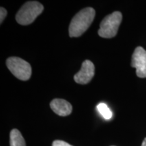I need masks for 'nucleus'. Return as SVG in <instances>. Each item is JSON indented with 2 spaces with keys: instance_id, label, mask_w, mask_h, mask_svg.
<instances>
[{
  "instance_id": "1",
  "label": "nucleus",
  "mask_w": 146,
  "mask_h": 146,
  "mask_svg": "<svg viewBox=\"0 0 146 146\" xmlns=\"http://www.w3.org/2000/svg\"><path fill=\"white\" fill-rule=\"evenodd\" d=\"M96 16V11L92 8H85L73 17L69 26L70 37H78L82 35L91 26Z\"/></svg>"
},
{
  "instance_id": "2",
  "label": "nucleus",
  "mask_w": 146,
  "mask_h": 146,
  "mask_svg": "<svg viewBox=\"0 0 146 146\" xmlns=\"http://www.w3.org/2000/svg\"><path fill=\"white\" fill-rule=\"evenodd\" d=\"M43 5L36 1H27L16 14V20L21 25H28L33 23L38 16L42 13Z\"/></svg>"
},
{
  "instance_id": "3",
  "label": "nucleus",
  "mask_w": 146,
  "mask_h": 146,
  "mask_svg": "<svg viewBox=\"0 0 146 146\" xmlns=\"http://www.w3.org/2000/svg\"><path fill=\"white\" fill-rule=\"evenodd\" d=\"M123 16L120 12H114L104 18L100 23L98 34L103 38H112L117 34Z\"/></svg>"
},
{
  "instance_id": "4",
  "label": "nucleus",
  "mask_w": 146,
  "mask_h": 146,
  "mask_svg": "<svg viewBox=\"0 0 146 146\" xmlns=\"http://www.w3.org/2000/svg\"><path fill=\"white\" fill-rule=\"evenodd\" d=\"M6 65L12 74L18 79L27 81L31 76V66L27 61L18 57H10L6 60Z\"/></svg>"
},
{
  "instance_id": "5",
  "label": "nucleus",
  "mask_w": 146,
  "mask_h": 146,
  "mask_svg": "<svg viewBox=\"0 0 146 146\" xmlns=\"http://www.w3.org/2000/svg\"><path fill=\"white\" fill-rule=\"evenodd\" d=\"M131 66L136 68L138 77L146 78V51L143 47H137L132 56Z\"/></svg>"
},
{
  "instance_id": "6",
  "label": "nucleus",
  "mask_w": 146,
  "mask_h": 146,
  "mask_svg": "<svg viewBox=\"0 0 146 146\" xmlns=\"http://www.w3.org/2000/svg\"><path fill=\"white\" fill-rule=\"evenodd\" d=\"M95 74V66L90 60H85L82 64L80 71L74 76L76 83L85 85L91 81Z\"/></svg>"
},
{
  "instance_id": "7",
  "label": "nucleus",
  "mask_w": 146,
  "mask_h": 146,
  "mask_svg": "<svg viewBox=\"0 0 146 146\" xmlns=\"http://www.w3.org/2000/svg\"><path fill=\"white\" fill-rule=\"evenodd\" d=\"M50 107L54 112L61 116L70 114L72 107L68 102L63 99H54L50 103Z\"/></svg>"
},
{
  "instance_id": "8",
  "label": "nucleus",
  "mask_w": 146,
  "mask_h": 146,
  "mask_svg": "<svg viewBox=\"0 0 146 146\" xmlns=\"http://www.w3.org/2000/svg\"><path fill=\"white\" fill-rule=\"evenodd\" d=\"M10 146H26L25 139L18 129L11 131L10 135Z\"/></svg>"
},
{
  "instance_id": "9",
  "label": "nucleus",
  "mask_w": 146,
  "mask_h": 146,
  "mask_svg": "<svg viewBox=\"0 0 146 146\" xmlns=\"http://www.w3.org/2000/svg\"><path fill=\"white\" fill-rule=\"evenodd\" d=\"M97 109H98V112L100 114L103 116L105 119L109 120L112 118V111L110 110V108L108 107V106L104 103H100L97 106Z\"/></svg>"
},
{
  "instance_id": "10",
  "label": "nucleus",
  "mask_w": 146,
  "mask_h": 146,
  "mask_svg": "<svg viewBox=\"0 0 146 146\" xmlns=\"http://www.w3.org/2000/svg\"><path fill=\"white\" fill-rule=\"evenodd\" d=\"M52 146H72L66 142L62 141V140H56L53 142Z\"/></svg>"
},
{
  "instance_id": "11",
  "label": "nucleus",
  "mask_w": 146,
  "mask_h": 146,
  "mask_svg": "<svg viewBox=\"0 0 146 146\" xmlns=\"http://www.w3.org/2000/svg\"><path fill=\"white\" fill-rule=\"evenodd\" d=\"M6 16H7L6 10L1 7V12H0V22H1V23H2V22L4 21L5 18L6 17Z\"/></svg>"
},
{
  "instance_id": "12",
  "label": "nucleus",
  "mask_w": 146,
  "mask_h": 146,
  "mask_svg": "<svg viewBox=\"0 0 146 146\" xmlns=\"http://www.w3.org/2000/svg\"><path fill=\"white\" fill-rule=\"evenodd\" d=\"M141 146H146V138L143 140V143H142Z\"/></svg>"
}]
</instances>
